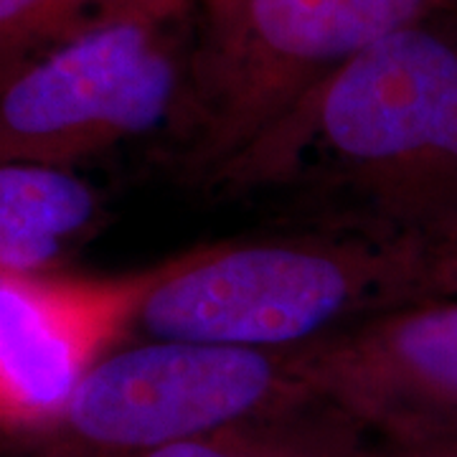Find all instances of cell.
Here are the masks:
<instances>
[{
  "label": "cell",
  "mask_w": 457,
  "mask_h": 457,
  "mask_svg": "<svg viewBox=\"0 0 457 457\" xmlns=\"http://www.w3.org/2000/svg\"><path fill=\"white\" fill-rule=\"evenodd\" d=\"M366 429L328 399H308L140 457H359Z\"/></svg>",
  "instance_id": "obj_9"
},
{
  "label": "cell",
  "mask_w": 457,
  "mask_h": 457,
  "mask_svg": "<svg viewBox=\"0 0 457 457\" xmlns=\"http://www.w3.org/2000/svg\"><path fill=\"white\" fill-rule=\"evenodd\" d=\"M457 0H198L170 130L186 170L219 180L359 54Z\"/></svg>",
  "instance_id": "obj_3"
},
{
  "label": "cell",
  "mask_w": 457,
  "mask_h": 457,
  "mask_svg": "<svg viewBox=\"0 0 457 457\" xmlns=\"http://www.w3.org/2000/svg\"><path fill=\"white\" fill-rule=\"evenodd\" d=\"M435 18L348 62L219 183L312 176L356 201L363 227H457V29Z\"/></svg>",
  "instance_id": "obj_1"
},
{
  "label": "cell",
  "mask_w": 457,
  "mask_h": 457,
  "mask_svg": "<svg viewBox=\"0 0 457 457\" xmlns=\"http://www.w3.org/2000/svg\"><path fill=\"white\" fill-rule=\"evenodd\" d=\"M308 399L295 348L130 338L87 371L41 442L59 457H140Z\"/></svg>",
  "instance_id": "obj_5"
},
{
  "label": "cell",
  "mask_w": 457,
  "mask_h": 457,
  "mask_svg": "<svg viewBox=\"0 0 457 457\" xmlns=\"http://www.w3.org/2000/svg\"><path fill=\"white\" fill-rule=\"evenodd\" d=\"M38 457H56V455H54V453H49V450H44V447H41V453H38Z\"/></svg>",
  "instance_id": "obj_13"
},
{
  "label": "cell",
  "mask_w": 457,
  "mask_h": 457,
  "mask_svg": "<svg viewBox=\"0 0 457 457\" xmlns=\"http://www.w3.org/2000/svg\"><path fill=\"white\" fill-rule=\"evenodd\" d=\"M198 0H140L0 79V163L77 168L170 128L186 92Z\"/></svg>",
  "instance_id": "obj_4"
},
{
  "label": "cell",
  "mask_w": 457,
  "mask_h": 457,
  "mask_svg": "<svg viewBox=\"0 0 457 457\" xmlns=\"http://www.w3.org/2000/svg\"><path fill=\"white\" fill-rule=\"evenodd\" d=\"M179 260L125 275L0 270V432L44 437Z\"/></svg>",
  "instance_id": "obj_6"
},
{
  "label": "cell",
  "mask_w": 457,
  "mask_h": 457,
  "mask_svg": "<svg viewBox=\"0 0 457 457\" xmlns=\"http://www.w3.org/2000/svg\"><path fill=\"white\" fill-rule=\"evenodd\" d=\"M455 5H457V3H455Z\"/></svg>",
  "instance_id": "obj_15"
},
{
  "label": "cell",
  "mask_w": 457,
  "mask_h": 457,
  "mask_svg": "<svg viewBox=\"0 0 457 457\" xmlns=\"http://www.w3.org/2000/svg\"><path fill=\"white\" fill-rule=\"evenodd\" d=\"M447 11H457V5H453V8H447Z\"/></svg>",
  "instance_id": "obj_14"
},
{
  "label": "cell",
  "mask_w": 457,
  "mask_h": 457,
  "mask_svg": "<svg viewBox=\"0 0 457 457\" xmlns=\"http://www.w3.org/2000/svg\"><path fill=\"white\" fill-rule=\"evenodd\" d=\"M140 0H0V79Z\"/></svg>",
  "instance_id": "obj_10"
},
{
  "label": "cell",
  "mask_w": 457,
  "mask_h": 457,
  "mask_svg": "<svg viewBox=\"0 0 457 457\" xmlns=\"http://www.w3.org/2000/svg\"><path fill=\"white\" fill-rule=\"evenodd\" d=\"M99 191L62 165L0 163V270L62 272L102 227Z\"/></svg>",
  "instance_id": "obj_8"
},
{
  "label": "cell",
  "mask_w": 457,
  "mask_h": 457,
  "mask_svg": "<svg viewBox=\"0 0 457 457\" xmlns=\"http://www.w3.org/2000/svg\"><path fill=\"white\" fill-rule=\"evenodd\" d=\"M295 356L311 392L371 435L457 425V300L376 312Z\"/></svg>",
  "instance_id": "obj_7"
},
{
  "label": "cell",
  "mask_w": 457,
  "mask_h": 457,
  "mask_svg": "<svg viewBox=\"0 0 457 457\" xmlns=\"http://www.w3.org/2000/svg\"><path fill=\"white\" fill-rule=\"evenodd\" d=\"M422 264L420 234L374 227L204 245L150 290L135 336L303 348L425 300Z\"/></svg>",
  "instance_id": "obj_2"
},
{
  "label": "cell",
  "mask_w": 457,
  "mask_h": 457,
  "mask_svg": "<svg viewBox=\"0 0 457 457\" xmlns=\"http://www.w3.org/2000/svg\"><path fill=\"white\" fill-rule=\"evenodd\" d=\"M422 260H425V300H457V227L425 231Z\"/></svg>",
  "instance_id": "obj_12"
},
{
  "label": "cell",
  "mask_w": 457,
  "mask_h": 457,
  "mask_svg": "<svg viewBox=\"0 0 457 457\" xmlns=\"http://www.w3.org/2000/svg\"><path fill=\"white\" fill-rule=\"evenodd\" d=\"M359 457H457V425L420 427L386 435L366 432Z\"/></svg>",
  "instance_id": "obj_11"
}]
</instances>
